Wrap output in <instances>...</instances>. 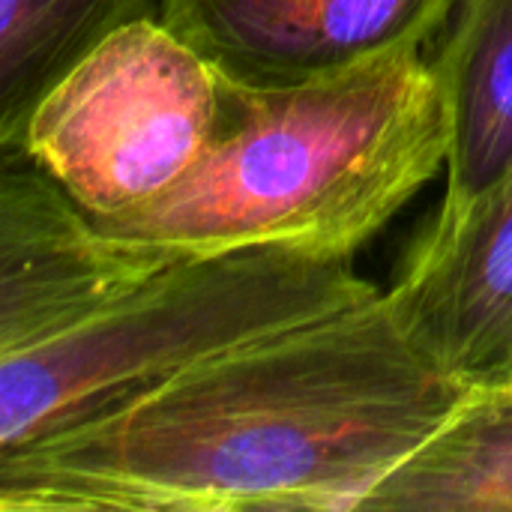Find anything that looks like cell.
<instances>
[{
    "label": "cell",
    "mask_w": 512,
    "mask_h": 512,
    "mask_svg": "<svg viewBox=\"0 0 512 512\" xmlns=\"http://www.w3.org/2000/svg\"><path fill=\"white\" fill-rule=\"evenodd\" d=\"M468 384L381 291L0 450V512H357Z\"/></svg>",
    "instance_id": "cell-1"
},
{
    "label": "cell",
    "mask_w": 512,
    "mask_h": 512,
    "mask_svg": "<svg viewBox=\"0 0 512 512\" xmlns=\"http://www.w3.org/2000/svg\"><path fill=\"white\" fill-rule=\"evenodd\" d=\"M447 153L444 99L423 51L288 87L225 75L201 159L150 204L93 222L180 258H354L447 168Z\"/></svg>",
    "instance_id": "cell-2"
},
{
    "label": "cell",
    "mask_w": 512,
    "mask_h": 512,
    "mask_svg": "<svg viewBox=\"0 0 512 512\" xmlns=\"http://www.w3.org/2000/svg\"><path fill=\"white\" fill-rule=\"evenodd\" d=\"M378 294L354 258L237 249L174 261L75 330L0 357V450L93 420L216 354Z\"/></svg>",
    "instance_id": "cell-3"
},
{
    "label": "cell",
    "mask_w": 512,
    "mask_h": 512,
    "mask_svg": "<svg viewBox=\"0 0 512 512\" xmlns=\"http://www.w3.org/2000/svg\"><path fill=\"white\" fill-rule=\"evenodd\" d=\"M225 75L159 15L114 30L27 120L21 147L90 216L168 192L207 150Z\"/></svg>",
    "instance_id": "cell-4"
},
{
    "label": "cell",
    "mask_w": 512,
    "mask_h": 512,
    "mask_svg": "<svg viewBox=\"0 0 512 512\" xmlns=\"http://www.w3.org/2000/svg\"><path fill=\"white\" fill-rule=\"evenodd\" d=\"M174 261L105 234L24 150H0V357L75 330Z\"/></svg>",
    "instance_id": "cell-5"
},
{
    "label": "cell",
    "mask_w": 512,
    "mask_h": 512,
    "mask_svg": "<svg viewBox=\"0 0 512 512\" xmlns=\"http://www.w3.org/2000/svg\"><path fill=\"white\" fill-rule=\"evenodd\" d=\"M456 0H159V18L222 75L288 87L429 51Z\"/></svg>",
    "instance_id": "cell-6"
},
{
    "label": "cell",
    "mask_w": 512,
    "mask_h": 512,
    "mask_svg": "<svg viewBox=\"0 0 512 512\" xmlns=\"http://www.w3.org/2000/svg\"><path fill=\"white\" fill-rule=\"evenodd\" d=\"M384 294L444 372L462 381L495 375L512 348V174L453 228L423 231Z\"/></svg>",
    "instance_id": "cell-7"
},
{
    "label": "cell",
    "mask_w": 512,
    "mask_h": 512,
    "mask_svg": "<svg viewBox=\"0 0 512 512\" xmlns=\"http://www.w3.org/2000/svg\"><path fill=\"white\" fill-rule=\"evenodd\" d=\"M429 63L450 153L447 189L426 231H447L512 174V0H456Z\"/></svg>",
    "instance_id": "cell-8"
},
{
    "label": "cell",
    "mask_w": 512,
    "mask_h": 512,
    "mask_svg": "<svg viewBox=\"0 0 512 512\" xmlns=\"http://www.w3.org/2000/svg\"><path fill=\"white\" fill-rule=\"evenodd\" d=\"M512 512V375L471 381L357 512Z\"/></svg>",
    "instance_id": "cell-9"
},
{
    "label": "cell",
    "mask_w": 512,
    "mask_h": 512,
    "mask_svg": "<svg viewBox=\"0 0 512 512\" xmlns=\"http://www.w3.org/2000/svg\"><path fill=\"white\" fill-rule=\"evenodd\" d=\"M159 0H0V150H18L39 99Z\"/></svg>",
    "instance_id": "cell-10"
},
{
    "label": "cell",
    "mask_w": 512,
    "mask_h": 512,
    "mask_svg": "<svg viewBox=\"0 0 512 512\" xmlns=\"http://www.w3.org/2000/svg\"><path fill=\"white\" fill-rule=\"evenodd\" d=\"M512 375V348H510V354L504 357V363L498 366V372L495 375H489V378H510Z\"/></svg>",
    "instance_id": "cell-11"
}]
</instances>
